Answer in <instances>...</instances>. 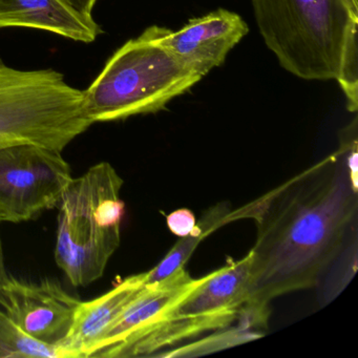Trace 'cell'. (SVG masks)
<instances>
[{
  "instance_id": "7a4b0ae2",
  "label": "cell",
  "mask_w": 358,
  "mask_h": 358,
  "mask_svg": "<svg viewBox=\"0 0 358 358\" xmlns=\"http://www.w3.org/2000/svg\"><path fill=\"white\" fill-rule=\"evenodd\" d=\"M268 49L305 80H336L358 108V0H251Z\"/></svg>"
},
{
  "instance_id": "5b68a950",
  "label": "cell",
  "mask_w": 358,
  "mask_h": 358,
  "mask_svg": "<svg viewBox=\"0 0 358 358\" xmlns=\"http://www.w3.org/2000/svg\"><path fill=\"white\" fill-rule=\"evenodd\" d=\"M93 125L83 91L57 71H24L0 58V146L32 143L62 150Z\"/></svg>"
},
{
  "instance_id": "277c9868",
  "label": "cell",
  "mask_w": 358,
  "mask_h": 358,
  "mask_svg": "<svg viewBox=\"0 0 358 358\" xmlns=\"http://www.w3.org/2000/svg\"><path fill=\"white\" fill-rule=\"evenodd\" d=\"M203 77L142 33L122 45L83 91L85 110L93 124L160 112Z\"/></svg>"
},
{
  "instance_id": "3957f363",
  "label": "cell",
  "mask_w": 358,
  "mask_h": 358,
  "mask_svg": "<svg viewBox=\"0 0 358 358\" xmlns=\"http://www.w3.org/2000/svg\"><path fill=\"white\" fill-rule=\"evenodd\" d=\"M123 183L110 163L100 162L73 178L58 204L55 259L73 286L99 280L120 246Z\"/></svg>"
},
{
  "instance_id": "6da1fadb",
  "label": "cell",
  "mask_w": 358,
  "mask_h": 358,
  "mask_svg": "<svg viewBox=\"0 0 358 358\" xmlns=\"http://www.w3.org/2000/svg\"><path fill=\"white\" fill-rule=\"evenodd\" d=\"M357 117L339 133L338 148L242 208L234 221L257 224L245 305L320 287L335 272L357 267L358 177L348 166Z\"/></svg>"
},
{
  "instance_id": "2e32d148",
  "label": "cell",
  "mask_w": 358,
  "mask_h": 358,
  "mask_svg": "<svg viewBox=\"0 0 358 358\" xmlns=\"http://www.w3.org/2000/svg\"><path fill=\"white\" fill-rule=\"evenodd\" d=\"M167 226L175 236L184 238L196 228L194 213L187 208L178 209L169 213L166 217Z\"/></svg>"
},
{
  "instance_id": "ac0fdd59",
  "label": "cell",
  "mask_w": 358,
  "mask_h": 358,
  "mask_svg": "<svg viewBox=\"0 0 358 358\" xmlns=\"http://www.w3.org/2000/svg\"><path fill=\"white\" fill-rule=\"evenodd\" d=\"M9 276H8L7 271H6L5 255H3V241H1V231H0V288L5 284Z\"/></svg>"
},
{
  "instance_id": "4fadbf2b",
  "label": "cell",
  "mask_w": 358,
  "mask_h": 358,
  "mask_svg": "<svg viewBox=\"0 0 358 358\" xmlns=\"http://www.w3.org/2000/svg\"><path fill=\"white\" fill-rule=\"evenodd\" d=\"M231 222H234L232 209L228 203H220L205 211L200 221L196 223V228L188 236L181 238V241L173 247L156 267L144 272V284H157L173 275L178 270L185 268V264L200 243L209 234Z\"/></svg>"
},
{
  "instance_id": "5bb4252c",
  "label": "cell",
  "mask_w": 358,
  "mask_h": 358,
  "mask_svg": "<svg viewBox=\"0 0 358 358\" xmlns=\"http://www.w3.org/2000/svg\"><path fill=\"white\" fill-rule=\"evenodd\" d=\"M0 357L71 358V355L62 345L43 343L27 334L0 310Z\"/></svg>"
},
{
  "instance_id": "8992f818",
  "label": "cell",
  "mask_w": 358,
  "mask_h": 358,
  "mask_svg": "<svg viewBox=\"0 0 358 358\" xmlns=\"http://www.w3.org/2000/svg\"><path fill=\"white\" fill-rule=\"evenodd\" d=\"M251 253L201 278L198 285L169 308L154 324L121 349L117 357L152 355L158 350L227 328L246 303Z\"/></svg>"
},
{
  "instance_id": "30bf717a",
  "label": "cell",
  "mask_w": 358,
  "mask_h": 358,
  "mask_svg": "<svg viewBox=\"0 0 358 358\" xmlns=\"http://www.w3.org/2000/svg\"><path fill=\"white\" fill-rule=\"evenodd\" d=\"M200 280L182 268L157 284L145 285L104 335L92 357H117L124 345L154 324Z\"/></svg>"
},
{
  "instance_id": "8fae6325",
  "label": "cell",
  "mask_w": 358,
  "mask_h": 358,
  "mask_svg": "<svg viewBox=\"0 0 358 358\" xmlns=\"http://www.w3.org/2000/svg\"><path fill=\"white\" fill-rule=\"evenodd\" d=\"M144 287L143 273L136 274L97 299L80 301L70 332L60 345L71 358L92 357L104 335Z\"/></svg>"
},
{
  "instance_id": "9a60e30c",
  "label": "cell",
  "mask_w": 358,
  "mask_h": 358,
  "mask_svg": "<svg viewBox=\"0 0 358 358\" xmlns=\"http://www.w3.org/2000/svg\"><path fill=\"white\" fill-rule=\"evenodd\" d=\"M261 331L251 330L245 328L238 324V327L224 331L223 333L210 335L199 343H188L176 351L169 353H163L159 356L163 357H181V356H199L211 353V352L220 351V350L228 349L247 341H255L263 336Z\"/></svg>"
},
{
  "instance_id": "7c38bea8",
  "label": "cell",
  "mask_w": 358,
  "mask_h": 358,
  "mask_svg": "<svg viewBox=\"0 0 358 358\" xmlns=\"http://www.w3.org/2000/svg\"><path fill=\"white\" fill-rule=\"evenodd\" d=\"M0 28L36 29L83 43L102 33L93 17L77 13L62 0H0Z\"/></svg>"
},
{
  "instance_id": "ba28073f",
  "label": "cell",
  "mask_w": 358,
  "mask_h": 358,
  "mask_svg": "<svg viewBox=\"0 0 358 358\" xmlns=\"http://www.w3.org/2000/svg\"><path fill=\"white\" fill-rule=\"evenodd\" d=\"M249 33L238 14L219 9L190 20L181 30L152 26L143 34L206 76L225 62L229 52Z\"/></svg>"
},
{
  "instance_id": "52a82bcc",
  "label": "cell",
  "mask_w": 358,
  "mask_h": 358,
  "mask_svg": "<svg viewBox=\"0 0 358 358\" xmlns=\"http://www.w3.org/2000/svg\"><path fill=\"white\" fill-rule=\"evenodd\" d=\"M72 179L60 150L32 143L0 146V222L30 221L58 206Z\"/></svg>"
},
{
  "instance_id": "9c48e42d",
  "label": "cell",
  "mask_w": 358,
  "mask_h": 358,
  "mask_svg": "<svg viewBox=\"0 0 358 358\" xmlns=\"http://www.w3.org/2000/svg\"><path fill=\"white\" fill-rule=\"evenodd\" d=\"M80 299L58 282H24L8 278L0 288V306L27 334L58 345L70 332Z\"/></svg>"
},
{
  "instance_id": "e0dca14e",
  "label": "cell",
  "mask_w": 358,
  "mask_h": 358,
  "mask_svg": "<svg viewBox=\"0 0 358 358\" xmlns=\"http://www.w3.org/2000/svg\"><path fill=\"white\" fill-rule=\"evenodd\" d=\"M62 1L77 13L85 17H93V10L97 3V0H62Z\"/></svg>"
}]
</instances>
